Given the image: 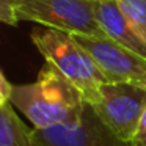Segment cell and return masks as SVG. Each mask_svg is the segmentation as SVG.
I'll return each mask as SVG.
<instances>
[{
    "mask_svg": "<svg viewBox=\"0 0 146 146\" xmlns=\"http://www.w3.org/2000/svg\"><path fill=\"white\" fill-rule=\"evenodd\" d=\"M10 102L33 129L77 123L86 105L82 93L47 61L33 83L13 85Z\"/></svg>",
    "mask_w": 146,
    "mask_h": 146,
    "instance_id": "1",
    "label": "cell"
},
{
    "mask_svg": "<svg viewBox=\"0 0 146 146\" xmlns=\"http://www.w3.org/2000/svg\"><path fill=\"white\" fill-rule=\"evenodd\" d=\"M91 55L107 82L146 85V58L108 36L72 35Z\"/></svg>",
    "mask_w": 146,
    "mask_h": 146,
    "instance_id": "5",
    "label": "cell"
},
{
    "mask_svg": "<svg viewBox=\"0 0 146 146\" xmlns=\"http://www.w3.org/2000/svg\"><path fill=\"white\" fill-rule=\"evenodd\" d=\"M33 146H42L41 143H38V141H35V140H33Z\"/></svg>",
    "mask_w": 146,
    "mask_h": 146,
    "instance_id": "13",
    "label": "cell"
},
{
    "mask_svg": "<svg viewBox=\"0 0 146 146\" xmlns=\"http://www.w3.org/2000/svg\"><path fill=\"white\" fill-rule=\"evenodd\" d=\"M133 143H135L137 146H146V110L143 111L141 119H140V123H138L135 137H133Z\"/></svg>",
    "mask_w": 146,
    "mask_h": 146,
    "instance_id": "11",
    "label": "cell"
},
{
    "mask_svg": "<svg viewBox=\"0 0 146 146\" xmlns=\"http://www.w3.org/2000/svg\"><path fill=\"white\" fill-rule=\"evenodd\" d=\"M101 121L121 140L133 141L137 127L146 110V85L127 82H105L99 99L90 104Z\"/></svg>",
    "mask_w": 146,
    "mask_h": 146,
    "instance_id": "4",
    "label": "cell"
},
{
    "mask_svg": "<svg viewBox=\"0 0 146 146\" xmlns=\"http://www.w3.org/2000/svg\"><path fill=\"white\" fill-rule=\"evenodd\" d=\"M33 140L42 146H137L111 132L90 104L77 123L33 129Z\"/></svg>",
    "mask_w": 146,
    "mask_h": 146,
    "instance_id": "6",
    "label": "cell"
},
{
    "mask_svg": "<svg viewBox=\"0 0 146 146\" xmlns=\"http://www.w3.org/2000/svg\"><path fill=\"white\" fill-rule=\"evenodd\" d=\"M24 0H0V22H5L8 25H17L16 8Z\"/></svg>",
    "mask_w": 146,
    "mask_h": 146,
    "instance_id": "10",
    "label": "cell"
},
{
    "mask_svg": "<svg viewBox=\"0 0 146 146\" xmlns=\"http://www.w3.org/2000/svg\"><path fill=\"white\" fill-rule=\"evenodd\" d=\"M32 41L47 63L55 66L80 93L86 104L99 99V90L107 82L91 55L71 33L47 27L32 32Z\"/></svg>",
    "mask_w": 146,
    "mask_h": 146,
    "instance_id": "2",
    "label": "cell"
},
{
    "mask_svg": "<svg viewBox=\"0 0 146 146\" xmlns=\"http://www.w3.org/2000/svg\"><path fill=\"white\" fill-rule=\"evenodd\" d=\"M11 91H13V85L5 79V76L0 72V102H8L11 98Z\"/></svg>",
    "mask_w": 146,
    "mask_h": 146,
    "instance_id": "12",
    "label": "cell"
},
{
    "mask_svg": "<svg viewBox=\"0 0 146 146\" xmlns=\"http://www.w3.org/2000/svg\"><path fill=\"white\" fill-rule=\"evenodd\" d=\"M96 17L105 36L115 39L146 58V46L132 30L129 21L126 19L121 7L118 5V0H98Z\"/></svg>",
    "mask_w": 146,
    "mask_h": 146,
    "instance_id": "7",
    "label": "cell"
},
{
    "mask_svg": "<svg viewBox=\"0 0 146 146\" xmlns=\"http://www.w3.org/2000/svg\"><path fill=\"white\" fill-rule=\"evenodd\" d=\"M135 35L146 46V0H118Z\"/></svg>",
    "mask_w": 146,
    "mask_h": 146,
    "instance_id": "9",
    "label": "cell"
},
{
    "mask_svg": "<svg viewBox=\"0 0 146 146\" xmlns=\"http://www.w3.org/2000/svg\"><path fill=\"white\" fill-rule=\"evenodd\" d=\"M98 0H24L16 8L17 21L71 35L105 36L96 17Z\"/></svg>",
    "mask_w": 146,
    "mask_h": 146,
    "instance_id": "3",
    "label": "cell"
},
{
    "mask_svg": "<svg viewBox=\"0 0 146 146\" xmlns=\"http://www.w3.org/2000/svg\"><path fill=\"white\" fill-rule=\"evenodd\" d=\"M0 146H33V129L21 121L10 101L0 102Z\"/></svg>",
    "mask_w": 146,
    "mask_h": 146,
    "instance_id": "8",
    "label": "cell"
}]
</instances>
